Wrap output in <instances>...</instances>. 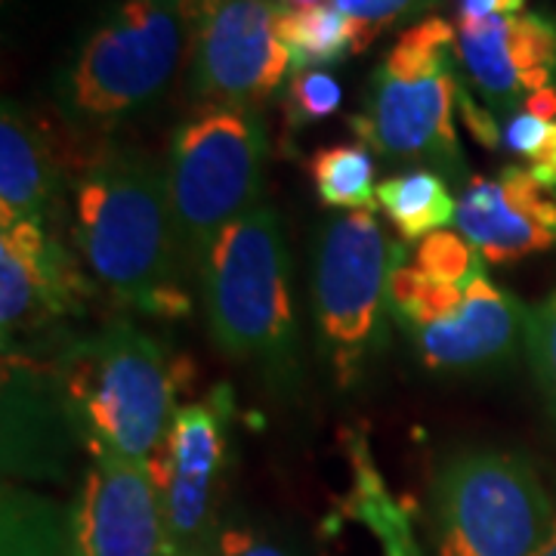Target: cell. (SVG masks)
<instances>
[{"mask_svg":"<svg viewBox=\"0 0 556 556\" xmlns=\"http://www.w3.org/2000/svg\"><path fill=\"white\" fill-rule=\"evenodd\" d=\"M62 164L50 130L20 105L0 115V229L22 219L53 223L60 214Z\"/></svg>","mask_w":556,"mask_h":556,"instance_id":"cell-15","label":"cell"},{"mask_svg":"<svg viewBox=\"0 0 556 556\" xmlns=\"http://www.w3.org/2000/svg\"><path fill=\"white\" fill-rule=\"evenodd\" d=\"M321 204L343 211H371L378 207L375 186V155L362 142H338L318 149L309 161Z\"/></svg>","mask_w":556,"mask_h":556,"instance_id":"cell-21","label":"cell"},{"mask_svg":"<svg viewBox=\"0 0 556 556\" xmlns=\"http://www.w3.org/2000/svg\"><path fill=\"white\" fill-rule=\"evenodd\" d=\"M430 495L439 556H535L556 519L535 467L510 452L448 457Z\"/></svg>","mask_w":556,"mask_h":556,"instance_id":"cell-7","label":"cell"},{"mask_svg":"<svg viewBox=\"0 0 556 556\" xmlns=\"http://www.w3.org/2000/svg\"><path fill=\"white\" fill-rule=\"evenodd\" d=\"M529 313L492 278H477L455 313L405 331L420 362L437 375H479L517 356L529 338Z\"/></svg>","mask_w":556,"mask_h":556,"instance_id":"cell-14","label":"cell"},{"mask_svg":"<svg viewBox=\"0 0 556 556\" xmlns=\"http://www.w3.org/2000/svg\"><path fill=\"white\" fill-rule=\"evenodd\" d=\"M343 448L350 457V492L343 497L346 517L362 522L380 544V556H424L415 535V519L399 501L371 457L365 430H346Z\"/></svg>","mask_w":556,"mask_h":556,"instance_id":"cell-16","label":"cell"},{"mask_svg":"<svg viewBox=\"0 0 556 556\" xmlns=\"http://www.w3.org/2000/svg\"><path fill=\"white\" fill-rule=\"evenodd\" d=\"M269 137L260 109L199 102L167 149V195L189 276L214 241L260 204Z\"/></svg>","mask_w":556,"mask_h":556,"instance_id":"cell-5","label":"cell"},{"mask_svg":"<svg viewBox=\"0 0 556 556\" xmlns=\"http://www.w3.org/2000/svg\"><path fill=\"white\" fill-rule=\"evenodd\" d=\"M526 350L535 368L538 387L556 417V291L529 313V338Z\"/></svg>","mask_w":556,"mask_h":556,"instance_id":"cell-28","label":"cell"},{"mask_svg":"<svg viewBox=\"0 0 556 556\" xmlns=\"http://www.w3.org/2000/svg\"><path fill=\"white\" fill-rule=\"evenodd\" d=\"M219 556H300L285 541L260 532L254 526H226L219 541Z\"/></svg>","mask_w":556,"mask_h":556,"instance_id":"cell-30","label":"cell"},{"mask_svg":"<svg viewBox=\"0 0 556 556\" xmlns=\"http://www.w3.org/2000/svg\"><path fill=\"white\" fill-rule=\"evenodd\" d=\"M192 43L189 0H109L56 78V105L78 134H109L149 109Z\"/></svg>","mask_w":556,"mask_h":556,"instance_id":"cell-4","label":"cell"},{"mask_svg":"<svg viewBox=\"0 0 556 556\" xmlns=\"http://www.w3.org/2000/svg\"><path fill=\"white\" fill-rule=\"evenodd\" d=\"M281 10H309V7H325V0H278Z\"/></svg>","mask_w":556,"mask_h":556,"instance_id":"cell-34","label":"cell"},{"mask_svg":"<svg viewBox=\"0 0 556 556\" xmlns=\"http://www.w3.org/2000/svg\"><path fill=\"white\" fill-rule=\"evenodd\" d=\"M455 56L467 68V75L477 84L492 112L517 115L526 102V90L519 84L507 50V16H489V20L457 16Z\"/></svg>","mask_w":556,"mask_h":556,"instance_id":"cell-17","label":"cell"},{"mask_svg":"<svg viewBox=\"0 0 556 556\" xmlns=\"http://www.w3.org/2000/svg\"><path fill=\"white\" fill-rule=\"evenodd\" d=\"M343 102V90L334 75L309 68V72H294L285 93V118L291 127L303 124H318L328 121Z\"/></svg>","mask_w":556,"mask_h":556,"instance_id":"cell-27","label":"cell"},{"mask_svg":"<svg viewBox=\"0 0 556 556\" xmlns=\"http://www.w3.org/2000/svg\"><path fill=\"white\" fill-rule=\"evenodd\" d=\"M93 285L56 226L22 219L0 229V331L3 353L53 321L84 313Z\"/></svg>","mask_w":556,"mask_h":556,"instance_id":"cell-11","label":"cell"},{"mask_svg":"<svg viewBox=\"0 0 556 556\" xmlns=\"http://www.w3.org/2000/svg\"><path fill=\"white\" fill-rule=\"evenodd\" d=\"M232 393L217 387L204 402L179 405L152 473L164 519L167 556H219L226 522L219 489L229 460Z\"/></svg>","mask_w":556,"mask_h":556,"instance_id":"cell-8","label":"cell"},{"mask_svg":"<svg viewBox=\"0 0 556 556\" xmlns=\"http://www.w3.org/2000/svg\"><path fill=\"white\" fill-rule=\"evenodd\" d=\"M501 146L526 161L529 174L544 189H556V121L535 118L519 109L501 127Z\"/></svg>","mask_w":556,"mask_h":556,"instance_id":"cell-26","label":"cell"},{"mask_svg":"<svg viewBox=\"0 0 556 556\" xmlns=\"http://www.w3.org/2000/svg\"><path fill=\"white\" fill-rule=\"evenodd\" d=\"M507 50L517 68L526 100L554 87L556 78V20L547 13L507 16Z\"/></svg>","mask_w":556,"mask_h":556,"instance_id":"cell-23","label":"cell"},{"mask_svg":"<svg viewBox=\"0 0 556 556\" xmlns=\"http://www.w3.org/2000/svg\"><path fill=\"white\" fill-rule=\"evenodd\" d=\"M189 10L192 93L251 109L273 100L291 68V53L278 40V0H189Z\"/></svg>","mask_w":556,"mask_h":556,"instance_id":"cell-9","label":"cell"},{"mask_svg":"<svg viewBox=\"0 0 556 556\" xmlns=\"http://www.w3.org/2000/svg\"><path fill=\"white\" fill-rule=\"evenodd\" d=\"M408 257L371 211L328 219L313 257V316L321 358L340 390H356L390 343V276Z\"/></svg>","mask_w":556,"mask_h":556,"instance_id":"cell-6","label":"cell"},{"mask_svg":"<svg viewBox=\"0 0 556 556\" xmlns=\"http://www.w3.org/2000/svg\"><path fill=\"white\" fill-rule=\"evenodd\" d=\"M207 331L219 353L288 390L298 380L300 331L291 298V254L273 204L232 223L199 266Z\"/></svg>","mask_w":556,"mask_h":556,"instance_id":"cell-3","label":"cell"},{"mask_svg":"<svg viewBox=\"0 0 556 556\" xmlns=\"http://www.w3.org/2000/svg\"><path fill=\"white\" fill-rule=\"evenodd\" d=\"M439 0H334L343 16L356 22L362 35L368 40V47L378 40L380 31L393 28L396 22L412 20L427 13L430 7H437Z\"/></svg>","mask_w":556,"mask_h":556,"instance_id":"cell-29","label":"cell"},{"mask_svg":"<svg viewBox=\"0 0 556 556\" xmlns=\"http://www.w3.org/2000/svg\"><path fill=\"white\" fill-rule=\"evenodd\" d=\"M455 28L439 16H430L399 35L387 60L380 62V68L396 78H427L455 65Z\"/></svg>","mask_w":556,"mask_h":556,"instance_id":"cell-24","label":"cell"},{"mask_svg":"<svg viewBox=\"0 0 556 556\" xmlns=\"http://www.w3.org/2000/svg\"><path fill=\"white\" fill-rule=\"evenodd\" d=\"M522 112H529L535 118L556 121V87H544V90L532 93L529 100L522 102Z\"/></svg>","mask_w":556,"mask_h":556,"instance_id":"cell-33","label":"cell"},{"mask_svg":"<svg viewBox=\"0 0 556 556\" xmlns=\"http://www.w3.org/2000/svg\"><path fill=\"white\" fill-rule=\"evenodd\" d=\"M482 260L485 257L460 232L439 229V232L427 236L424 241H417L412 266H415L417 273L433 278V281L455 285V288L467 291L477 278L485 276Z\"/></svg>","mask_w":556,"mask_h":556,"instance_id":"cell-25","label":"cell"},{"mask_svg":"<svg viewBox=\"0 0 556 556\" xmlns=\"http://www.w3.org/2000/svg\"><path fill=\"white\" fill-rule=\"evenodd\" d=\"M535 556H556V519L554 526H551V535L544 538V544L538 547Z\"/></svg>","mask_w":556,"mask_h":556,"instance_id":"cell-35","label":"cell"},{"mask_svg":"<svg viewBox=\"0 0 556 556\" xmlns=\"http://www.w3.org/2000/svg\"><path fill=\"white\" fill-rule=\"evenodd\" d=\"M378 207L396 226L399 241H424L457 217V201L445 177L415 167L378 186Z\"/></svg>","mask_w":556,"mask_h":556,"instance_id":"cell-18","label":"cell"},{"mask_svg":"<svg viewBox=\"0 0 556 556\" xmlns=\"http://www.w3.org/2000/svg\"><path fill=\"white\" fill-rule=\"evenodd\" d=\"M189 358L130 321H112L62 350L56 390L72 433L90 457L152 464L177 415Z\"/></svg>","mask_w":556,"mask_h":556,"instance_id":"cell-2","label":"cell"},{"mask_svg":"<svg viewBox=\"0 0 556 556\" xmlns=\"http://www.w3.org/2000/svg\"><path fill=\"white\" fill-rule=\"evenodd\" d=\"M526 0H460L457 16L464 20H489V16H519Z\"/></svg>","mask_w":556,"mask_h":556,"instance_id":"cell-32","label":"cell"},{"mask_svg":"<svg viewBox=\"0 0 556 556\" xmlns=\"http://www.w3.org/2000/svg\"><path fill=\"white\" fill-rule=\"evenodd\" d=\"M457 93L460 80L455 65L427 78H396L378 65L365 112L350 115L346 124L371 155L415 161L439 177L467 186V161L455 130Z\"/></svg>","mask_w":556,"mask_h":556,"instance_id":"cell-10","label":"cell"},{"mask_svg":"<svg viewBox=\"0 0 556 556\" xmlns=\"http://www.w3.org/2000/svg\"><path fill=\"white\" fill-rule=\"evenodd\" d=\"M68 517L75 556H167L152 464L93 457Z\"/></svg>","mask_w":556,"mask_h":556,"instance_id":"cell-12","label":"cell"},{"mask_svg":"<svg viewBox=\"0 0 556 556\" xmlns=\"http://www.w3.org/2000/svg\"><path fill=\"white\" fill-rule=\"evenodd\" d=\"M0 547L3 556H75L72 517L25 489H3L0 507Z\"/></svg>","mask_w":556,"mask_h":556,"instance_id":"cell-20","label":"cell"},{"mask_svg":"<svg viewBox=\"0 0 556 556\" xmlns=\"http://www.w3.org/2000/svg\"><path fill=\"white\" fill-rule=\"evenodd\" d=\"M278 40L291 53L294 72H309L318 65L356 56L368 50V40L356 22L343 16L338 7H309V10H281Z\"/></svg>","mask_w":556,"mask_h":556,"instance_id":"cell-19","label":"cell"},{"mask_svg":"<svg viewBox=\"0 0 556 556\" xmlns=\"http://www.w3.org/2000/svg\"><path fill=\"white\" fill-rule=\"evenodd\" d=\"M72 211L80 260L115 303L164 321L192 313L164 167L137 149L105 146L75 179Z\"/></svg>","mask_w":556,"mask_h":556,"instance_id":"cell-1","label":"cell"},{"mask_svg":"<svg viewBox=\"0 0 556 556\" xmlns=\"http://www.w3.org/2000/svg\"><path fill=\"white\" fill-rule=\"evenodd\" d=\"M464 300V288L442 285L417 273L412 263H402L390 276V316L402 331L427 328L455 313Z\"/></svg>","mask_w":556,"mask_h":556,"instance_id":"cell-22","label":"cell"},{"mask_svg":"<svg viewBox=\"0 0 556 556\" xmlns=\"http://www.w3.org/2000/svg\"><path fill=\"white\" fill-rule=\"evenodd\" d=\"M457 109H460V121L467 124V130L473 134L479 146L485 149H497L501 146V127H497L495 112L492 109H482L470 93L467 87L460 84V93H457Z\"/></svg>","mask_w":556,"mask_h":556,"instance_id":"cell-31","label":"cell"},{"mask_svg":"<svg viewBox=\"0 0 556 556\" xmlns=\"http://www.w3.org/2000/svg\"><path fill=\"white\" fill-rule=\"evenodd\" d=\"M457 232L489 263H517L556 248V189H544L526 164L497 177H470L457 199Z\"/></svg>","mask_w":556,"mask_h":556,"instance_id":"cell-13","label":"cell"}]
</instances>
